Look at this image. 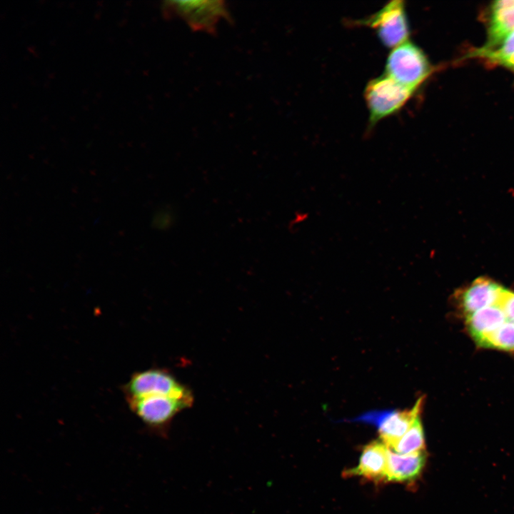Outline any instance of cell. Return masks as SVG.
I'll use <instances>...</instances> for the list:
<instances>
[{"label":"cell","mask_w":514,"mask_h":514,"mask_svg":"<svg viewBox=\"0 0 514 514\" xmlns=\"http://www.w3.org/2000/svg\"><path fill=\"white\" fill-rule=\"evenodd\" d=\"M415 91L386 74L370 80L364 91V98L369 113V127L371 128L381 120L399 112Z\"/></svg>","instance_id":"6da1fadb"},{"label":"cell","mask_w":514,"mask_h":514,"mask_svg":"<svg viewBox=\"0 0 514 514\" xmlns=\"http://www.w3.org/2000/svg\"><path fill=\"white\" fill-rule=\"evenodd\" d=\"M430 72L431 66L425 53L408 40L391 49L386 61L384 74L416 91Z\"/></svg>","instance_id":"7a4b0ae2"},{"label":"cell","mask_w":514,"mask_h":514,"mask_svg":"<svg viewBox=\"0 0 514 514\" xmlns=\"http://www.w3.org/2000/svg\"><path fill=\"white\" fill-rule=\"evenodd\" d=\"M165 17H177L195 31L215 34L218 24L229 19L223 1H168L162 5Z\"/></svg>","instance_id":"3957f363"},{"label":"cell","mask_w":514,"mask_h":514,"mask_svg":"<svg viewBox=\"0 0 514 514\" xmlns=\"http://www.w3.org/2000/svg\"><path fill=\"white\" fill-rule=\"evenodd\" d=\"M131 410L154 434L166 437L171 423L193 400L166 395H151L126 400Z\"/></svg>","instance_id":"277c9868"},{"label":"cell","mask_w":514,"mask_h":514,"mask_svg":"<svg viewBox=\"0 0 514 514\" xmlns=\"http://www.w3.org/2000/svg\"><path fill=\"white\" fill-rule=\"evenodd\" d=\"M126 400L166 395L193 400L190 390L165 369L152 368L133 373L123 386Z\"/></svg>","instance_id":"5b68a950"},{"label":"cell","mask_w":514,"mask_h":514,"mask_svg":"<svg viewBox=\"0 0 514 514\" xmlns=\"http://www.w3.org/2000/svg\"><path fill=\"white\" fill-rule=\"evenodd\" d=\"M355 22L373 29L382 44L391 49L408 41L410 27L402 0H393L372 15Z\"/></svg>","instance_id":"8992f818"},{"label":"cell","mask_w":514,"mask_h":514,"mask_svg":"<svg viewBox=\"0 0 514 514\" xmlns=\"http://www.w3.org/2000/svg\"><path fill=\"white\" fill-rule=\"evenodd\" d=\"M423 398H419L411 409L405 410H372L363 413L356 420L374 425L381 440L390 448L420 416Z\"/></svg>","instance_id":"52a82bcc"},{"label":"cell","mask_w":514,"mask_h":514,"mask_svg":"<svg viewBox=\"0 0 514 514\" xmlns=\"http://www.w3.org/2000/svg\"><path fill=\"white\" fill-rule=\"evenodd\" d=\"M506 289L493 280L480 277L455 296L456 308L465 318L492 306L500 305Z\"/></svg>","instance_id":"ba28073f"},{"label":"cell","mask_w":514,"mask_h":514,"mask_svg":"<svg viewBox=\"0 0 514 514\" xmlns=\"http://www.w3.org/2000/svg\"><path fill=\"white\" fill-rule=\"evenodd\" d=\"M388 448L382 440H374L362 450L359 463L345 471L348 476H361L375 482L386 481Z\"/></svg>","instance_id":"9c48e42d"},{"label":"cell","mask_w":514,"mask_h":514,"mask_svg":"<svg viewBox=\"0 0 514 514\" xmlns=\"http://www.w3.org/2000/svg\"><path fill=\"white\" fill-rule=\"evenodd\" d=\"M425 451L398 454L388 448L386 481L411 483L421 474L426 462Z\"/></svg>","instance_id":"30bf717a"},{"label":"cell","mask_w":514,"mask_h":514,"mask_svg":"<svg viewBox=\"0 0 514 514\" xmlns=\"http://www.w3.org/2000/svg\"><path fill=\"white\" fill-rule=\"evenodd\" d=\"M514 30V0H500L493 3L488 28V41L484 47L498 45Z\"/></svg>","instance_id":"8fae6325"},{"label":"cell","mask_w":514,"mask_h":514,"mask_svg":"<svg viewBox=\"0 0 514 514\" xmlns=\"http://www.w3.org/2000/svg\"><path fill=\"white\" fill-rule=\"evenodd\" d=\"M500 305L480 309L465 318V325L470 335L478 344L487 336L506 321Z\"/></svg>","instance_id":"7c38bea8"},{"label":"cell","mask_w":514,"mask_h":514,"mask_svg":"<svg viewBox=\"0 0 514 514\" xmlns=\"http://www.w3.org/2000/svg\"><path fill=\"white\" fill-rule=\"evenodd\" d=\"M475 55L486 58L492 62L514 71V30L495 46L492 48L483 46L475 52Z\"/></svg>","instance_id":"4fadbf2b"},{"label":"cell","mask_w":514,"mask_h":514,"mask_svg":"<svg viewBox=\"0 0 514 514\" xmlns=\"http://www.w3.org/2000/svg\"><path fill=\"white\" fill-rule=\"evenodd\" d=\"M425 436L419 416L408 430L389 449L396 453L408 455L425 450Z\"/></svg>","instance_id":"5bb4252c"},{"label":"cell","mask_w":514,"mask_h":514,"mask_svg":"<svg viewBox=\"0 0 514 514\" xmlns=\"http://www.w3.org/2000/svg\"><path fill=\"white\" fill-rule=\"evenodd\" d=\"M478 345L485 348L514 351V323L506 321L495 331L484 338Z\"/></svg>","instance_id":"9a60e30c"},{"label":"cell","mask_w":514,"mask_h":514,"mask_svg":"<svg viewBox=\"0 0 514 514\" xmlns=\"http://www.w3.org/2000/svg\"><path fill=\"white\" fill-rule=\"evenodd\" d=\"M506 320L514 323V292L506 290L500 303Z\"/></svg>","instance_id":"2e32d148"}]
</instances>
